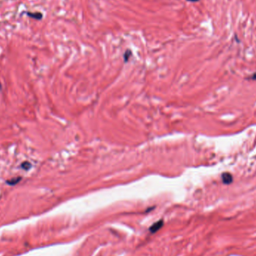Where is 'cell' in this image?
Masks as SVG:
<instances>
[{
  "instance_id": "cell-1",
  "label": "cell",
  "mask_w": 256,
  "mask_h": 256,
  "mask_svg": "<svg viewBox=\"0 0 256 256\" xmlns=\"http://www.w3.org/2000/svg\"><path fill=\"white\" fill-rule=\"evenodd\" d=\"M222 181L225 184H230L233 182V176L228 172H225L222 174Z\"/></svg>"
},
{
  "instance_id": "cell-2",
  "label": "cell",
  "mask_w": 256,
  "mask_h": 256,
  "mask_svg": "<svg viewBox=\"0 0 256 256\" xmlns=\"http://www.w3.org/2000/svg\"><path fill=\"white\" fill-rule=\"evenodd\" d=\"M163 225V220L158 221L157 222L154 223L153 226H151V228H150V231H151V233H155L156 231H158L160 228L162 227Z\"/></svg>"
},
{
  "instance_id": "cell-3",
  "label": "cell",
  "mask_w": 256,
  "mask_h": 256,
  "mask_svg": "<svg viewBox=\"0 0 256 256\" xmlns=\"http://www.w3.org/2000/svg\"><path fill=\"white\" fill-rule=\"evenodd\" d=\"M27 15H28L29 17L33 18V19H35V20H41L42 19V14L40 12H36V13H27Z\"/></svg>"
},
{
  "instance_id": "cell-4",
  "label": "cell",
  "mask_w": 256,
  "mask_h": 256,
  "mask_svg": "<svg viewBox=\"0 0 256 256\" xmlns=\"http://www.w3.org/2000/svg\"><path fill=\"white\" fill-rule=\"evenodd\" d=\"M21 177H16V178H13L10 180H8L6 183L9 185H15L19 183L21 181Z\"/></svg>"
},
{
  "instance_id": "cell-5",
  "label": "cell",
  "mask_w": 256,
  "mask_h": 256,
  "mask_svg": "<svg viewBox=\"0 0 256 256\" xmlns=\"http://www.w3.org/2000/svg\"><path fill=\"white\" fill-rule=\"evenodd\" d=\"M21 167L26 171L29 170V169H31V167H32V164H31L30 163L26 161V162H23V163L21 164Z\"/></svg>"
},
{
  "instance_id": "cell-6",
  "label": "cell",
  "mask_w": 256,
  "mask_h": 256,
  "mask_svg": "<svg viewBox=\"0 0 256 256\" xmlns=\"http://www.w3.org/2000/svg\"><path fill=\"white\" fill-rule=\"evenodd\" d=\"M188 2H199V0H187Z\"/></svg>"
},
{
  "instance_id": "cell-7",
  "label": "cell",
  "mask_w": 256,
  "mask_h": 256,
  "mask_svg": "<svg viewBox=\"0 0 256 256\" xmlns=\"http://www.w3.org/2000/svg\"><path fill=\"white\" fill-rule=\"evenodd\" d=\"M252 79H253V80H256V73H255L254 74H253V76L252 77Z\"/></svg>"
}]
</instances>
